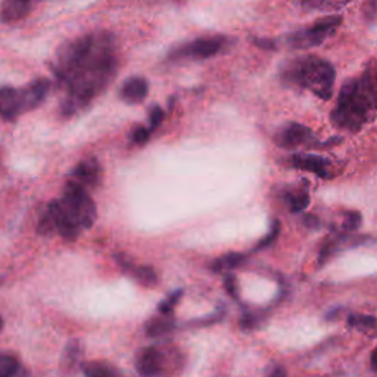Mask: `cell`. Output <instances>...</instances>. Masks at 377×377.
I'll list each match as a JSON object with an SVG mask.
<instances>
[{
    "label": "cell",
    "mask_w": 377,
    "mask_h": 377,
    "mask_svg": "<svg viewBox=\"0 0 377 377\" xmlns=\"http://www.w3.org/2000/svg\"><path fill=\"white\" fill-rule=\"evenodd\" d=\"M115 68L114 37L109 33H90L65 43L54 67L70 95L63 103V114L71 115L92 100L109 83Z\"/></svg>",
    "instance_id": "obj_1"
},
{
    "label": "cell",
    "mask_w": 377,
    "mask_h": 377,
    "mask_svg": "<svg viewBox=\"0 0 377 377\" xmlns=\"http://www.w3.org/2000/svg\"><path fill=\"white\" fill-rule=\"evenodd\" d=\"M377 114V59L367 62L360 75L349 79L341 89L332 124L345 132H358L374 120Z\"/></svg>",
    "instance_id": "obj_2"
},
{
    "label": "cell",
    "mask_w": 377,
    "mask_h": 377,
    "mask_svg": "<svg viewBox=\"0 0 377 377\" xmlns=\"http://www.w3.org/2000/svg\"><path fill=\"white\" fill-rule=\"evenodd\" d=\"M280 80L284 86L305 89L323 100L333 93L336 71L333 65L318 56H299L284 62L280 67Z\"/></svg>",
    "instance_id": "obj_3"
},
{
    "label": "cell",
    "mask_w": 377,
    "mask_h": 377,
    "mask_svg": "<svg viewBox=\"0 0 377 377\" xmlns=\"http://www.w3.org/2000/svg\"><path fill=\"white\" fill-rule=\"evenodd\" d=\"M50 90V82L46 79L36 80L21 90L5 87L0 90V114L5 120L37 108L45 100Z\"/></svg>",
    "instance_id": "obj_4"
},
{
    "label": "cell",
    "mask_w": 377,
    "mask_h": 377,
    "mask_svg": "<svg viewBox=\"0 0 377 377\" xmlns=\"http://www.w3.org/2000/svg\"><path fill=\"white\" fill-rule=\"evenodd\" d=\"M342 24V18L339 15L334 17H326L313 25H309L307 29L293 31L284 37V45L289 46L291 49L296 50H305L320 46L324 43L326 38H329L336 29Z\"/></svg>",
    "instance_id": "obj_5"
},
{
    "label": "cell",
    "mask_w": 377,
    "mask_h": 377,
    "mask_svg": "<svg viewBox=\"0 0 377 377\" xmlns=\"http://www.w3.org/2000/svg\"><path fill=\"white\" fill-rule=\"evenodd\" d=\"M61 202L83 229H90L93 226L96 220V205L77 181H68L63 189Z\"/></svg>",
    "instance_id": "obj_6"
},
{
    "label": "cell",
    "mask_w": 377,
    "mask_h": 377,
    "mask_svg": "<svg viewBox=\"0 0 377 377\" xmlns=\"http://www.w3.org/2000/svg\"><path fill=\"white\" fill-rule=\"evenodd\" d=\"M275 141L279 148L283 149H298V148H320V140L313 130L299 123H288L277 130Z\"/></svg>",
    "instance_id": "obj_7"
},
{
    "label": "cell",
    "mask_w": 377,
    "mask_h": 377,
    "mask_svg": "<svg viewBox=\"0 0 377 377\" xmlns=\"http://www.w3.org/2000/svg\"><path fill=\"white\" fill-rule=\"evenodd\" d=\"M227 45V38L223 36H213V37H202L197 40L180 46L174 49L170 58L171 59H181V58H192V59H208L213 58Z\"/></svg>",
    "instance_id": "obj_8"
},
{
    "label": "cell",
    "mask_w": 377,
    "mask_h": 377,
    "mask_svg": "<svg viewBox=\"0 0 377 377\" xmlns=\"http://www.w3.org/2000/svg\"><path fill=\"white\" fill-rule=\"evenodd\" d=\"M291 165L298 170H304L313 173L320 178L329 180L334 177V164L329 158L320 157V155L313 153H295L291 158Z\"/></svg>",
    "instance_id": "obj_9"
},
{
    "label": "cell",
    "mask_w": 377,
    "mask_h": 377,
    "mask_svg": "<svg viewBox=\"0 0 377 377\" xmlns=\"http://www.w3.org/2000/svg\"><path fill=\"white\" fill-rule=\"evenodd\" d=\"M167 357L157 346L141 349L136 358V369L141 376H158L165 373Z\"/></svg>",
    "instance_id": "obj_10"
},
{
    "label": "cell",
    "mask_w": 377,
    "mask_h": 377,
    "mask_svg": "<svg viewBox=\"0 0 377 377\" xmlns=\"http://www.w3.org/2000/svg\"><path fill=\"white\" fill-rule=\"evenodd\" d=\"M367 238L366 236H351L346 231H344L342 235H333L328 240H324L321 245V249L318 254V266H324L328 261H330V258H333L337 252H341L344 248H348V246H357L361 243H366Z\"/></svg>",
    "instance_id": "obj_11"
},
{
    "label": "cell",
    "mask_w": 377,
    "mask_h": 377,
    "mask_svg": "<svg viewBox=\"0 0 377 377\" xmlns=\"http://www.w3.org/2000/svg\"><path fill=\"white\" fill-rule=\"evenodd\" d=\"M31 10V0H2L0 22L12 24L24 20Z\"/></svg>",
    "instance_id": "obj_12"
},
{
    "label": "cell",
    "mask_w": 377,
    "mask_h": 377,
    "mask_svg": "<svg viewBox=\"0 0 377 377\" xmlns=\"http://www.w3.org/2000/svg\"><path fill=\"white\" fill-rule=\"evenodd\" d=\"M116 263L121 266V268L128 272L130 276L134 277L139 283L145 284V286H155L158 282V276L157 272L153 271L152 267H146V266H136L133 261H130V259L125 255H116Z\"/></svg>",
    "instance_id": "obj_13"
},
{
    "label": "cell",
    "mask_w": 377,
    "mask_h": 377,
    "mask_svg": "<svg viewBox=\"0 0 377 377\" xmlns=\"http://www.w3.org/2000/svg\"><path fill=\"white\" fill-rule=\"evenodd\" d=\"M72 177H77V180L82 181L86 186L95 187L98 186L100 178V165L95 158H87L74 168Z\"/></svg>",
    "instance_id": "obj_14"
},
{
    "label": "cell",
    "mask_w": 377,
    "mask_h": 377,
    "mask_svg": "<svg viewBox=\"0 0 377 377\" xmlns=\"http://www.w3.org/2000/svg\"><path fill=\"white\" fill-rule=\"evenodd\" d=\"M149 92V84L141 77H132L121 87V98L127 103H139L146 98Z\"/></svg>",
    "instance_id": "obj_15"
},
{
    "label": "cell",
    "mask_w": 377,
    "mask_h": 377,
    "mask_svg": "<svg viewBox=\"0 0 377 377\" xmlns=\"http://www.w3.org/2000/svg\"><path fill=\"white\" fill-rule=\"evenodd\" d=\"M284 201L289 205L291 213H302L305 211L309 205V192H308V183H304L302 186L286 190L284 192Z\"/></svg>",
    "instance_id": "obj_16"
},
{
    "label": "cell",
    "mask_w": 377,
    "mask_h": 377,
    "mask_svg": "<svg viewBox=\"0 0 377 377\" xmlns=\"http://www.w3.org/2000/svg\"><path fill=\"white\" fill-rule=\"evenodd\" d=\"M305 10L311 12H334L345 8L351 0H301Z\"/></svg>",
    "instance_id": "obj_17"
},
{
    "label": "cell",
    "mask_w": 377,
    "mask_h": 377,
    "mask_svg": "<svg viewBox=\"0 0 377 377\" xmlns=\"http://www.w3.org/2000/svg\"><path fill=\"white\" fill-rule=\"evenodd\" d=\"M245 261H246V255H243V254H236V252L227 254V255L217 259L213 266V270L217 272L218 271H230L233 268H238Z\"/></svg>",
    "instance_id": "obj_18"
},
{
    "label": "cell",
    "mask_w": 377,
    "mask_h": 377,
    "mask_svg": "<svg viewBox=\"0 0 377 377\" xmlns=\"http://www.w3.org/2000/svg\"><path fill=\"white\" fill-rule=\"evenodd\" d=\"M348 326L360 332H369L377 328V318L367 314H351L348 317Z\"/></svg>",
    "instance_id": "obj_19"
},
{
    "label": "cell",
    "mask_w": 377,
    "mask_h": 377,
    "mask_svg": "<svg viewBox=\"0 0 377 377\" xmlns=\"http://www.w3.org/2000/svg\"><path fill=\"white\" fill-rule=\"evenodd\" d=\"M174 329V321L171 318H153L146 324V334L151 337H158Z\"/></svg>",
    "instance_id": "obj_20"
},
{
    "label": "cell",
    "mask_w": 377,
    "mask_h": 377,
    "mask_svg": "<svg viewBox=\"0 0 377 377\" xmlns=\"http://www.w3.org/2000/svg\"><path fill=\"white\" fill-rule=\"evenodd\" d=\"M20 362L14 355L2 354L0 355V377L17 376L20 370Z\"/></svg>",
    "instance_id": "obj_21"
},
{
    "label": "cell",
    "mask_w": 377,
    "mask_h": 377,
    "mask_svg": "<svg viewBox=\"0 0 377 377\" xmlns=\"http://www.w3.org/2000/svg\"><path fill=\"white\" fill-rule=\"evenodd\" d=\"M83 371L86 376L90 377H112L116 374L111 367L105 366V364H99V362H89L83 366Z\"/></svg>",
    "instance_id": "obj_22"
},
{
    "label": "cell",
    "mask_w": 377,
    "mask_h": 377,
    "mask_svg": "<svg viewBox=\"0 0 377 377\" xmlns=\"http://www.w3.org/2000/svg\"><path fill=\"white\" fill-rule=\"evenodd\" d=\"M280 235V223H279V220H275V223L271 224V229L270 231L266 235V238H263L261 240H259L255 246V251H261V249H266L268 248V246H271L272 243L276 242L277 236Z\"/></svg>",
    "instance_id": "obj_23"
},
{
    "label": "cell",
    "mask_w": 377,
    "mask_h": 377,
    "mask_svg": "<svg viewBox=\"0 0 377 377\" xmlns=\"http://www.w3.org/2000/svg\"><path fill=\"white\" fill-rule=\"evenodd\" d=\"M361 221H362V217H361L360 213H357V211L345 213L342 230L346 231V233H353L361 226Z\"/></svg>",
    "instance_id": "obj_24"
},
{
    "label": "cell",
    "mask_w": 377,
    "mask_h": 377,
    "mask_svg": "<svg viewBox=\"0 0 377 377\" xmlns=\"http://www.w3.org/2000/svg\"><path fill=\"white\" fill-rule=\"evenodd\" d=\"M261 318L263 317L259 313H246L240 318V328L245 329V330L255 329L259 324V321H261Z\"/></svg>",
    "instance_id": "obj_25"
},
{
    "label": "cell",
    "mask_w": 377,
    "mask_h": 377,
    "mask_svg": "<svg viewBox=\"0 0 377 377\" xmlns=\"http://www.w3.org/2000/svg\"><path fill=\"white\" fill-rule=\"evenodd\" d=\"M364 17L370 22H377V0H366L362 6Z\"/></svg>",
    "instance_id": "obj_26"
},
{
    "label": "cell",
    "mask_w": 377,
    "mask_h": 377,
    "mask_svg": "<svg viewBox=\"0 0 377 377\" xmlns=\"http://www.w3.org/2000/svg\"><path fill=\"white\" fill-rule=\"evenodd\" d=\"M180 293H181V292H176V293L170 295V296H168V298L165 299V301L158 307V309L161 311L162 314H170V313H171L173 308H174V305H176V302L180 299Z\"/></svg>",
    "instance_id": "obj_27"
},
{
    "label": "cell",
    "mask_w": 377,
    "mask_h": 377,
    "mask_svg": "<svg viewBox=\"0 0 377 377\" xmlns=\"http://www.w3.org/2000/svg\"><path fill=\"white\" fill-rule=\"evenodd\" d=\"M149 137H151V128L140 127L133 134V141L137 143V145H145V143L149 140Z\"/></svg>",
    "instance_id": "obj_28"
},
{
    "label": "cell",
    "mask_w": 377,
    "mask_h": 377,
    "mask_svg": "<svg viewBox=\"0 0 377 377\" xmlns=\"http://www.w3.org/2000/svg\"><path fill=\"white\" fill-rule=\"evenodd\" d=\"M162 118H164V111L160 107H155L151 111V127H149L151 132H153V130L162 123Z\"/></svg>",
    "instance_id": "obj_29"
},
{
    "label": "cell",
    "mask_w": 377,
    "mask_h": 377,
    "mask_svg": "<svg viewBox=\"0 0 377 377\" xmlns=\"http://www.w3.org/2000/svg\"><path fill=\"white\" fill-rule=\"evenodd\" d=\"M224 286H226V291L229 292L230 296L236 298L239 296V291H238V283H236V277L233 275H229L226 276V280H224Z\"/></svg>",
    "instance_id": "obj_30"
},
{
    "label": "cell",
    "mask_w": 377,
    "mask_h": 377,
    "mask_svg": "<svg viewBox=\"0 0 377 377\" xmlns=\"http://www.w3.org/2000/svg\"><path fill=\"white\" fill-rule=\"evenodd\" d=\"M252 43L259 47V49H266V50H275L277 47L276 42L271 40V38H258V37H254L252 38Z\"/></svg>",
    "instance_id": "obj_31"
},
{
    "label": "cell",
    "mask_w": 377,
    "mask_h": 377,
    "mask_svg": "<svg viewBox=\"0 0 377 377\" xmlns=\"http://www.w3.org/2000/svg\"><path fill=\"white\" fill-rule=\"evenodd\" d=\"M304 223L308 229H318L320 227V220L316 215H311V214H307L304 217Z\"/></svg>",
    "instance_id": "obj_32"
},
{
    "label": "cell",
    "mask_w": 377,
    "mask_h": 377,
    "mask_svg": "<svg viewBox=\"0 0 377 377\" xmlns=\"http://www.w3.org/2000/svg\"><path fill=\"white\" fill-rule=\"evenodd\" d=\"M370 366H371V370L377 374V346L374 348L373 354H371V358H370Z\"/></svg>",
    "instance_id": "obj_33"
},
{
    "label": "cell",
    "mask_w": 377,
    "mask_h": 377,
    "mask_svg": "<svg viewBox=\"0 0 377 377\" xmlns=\"http://www.w3.org/2000/svg\"><path fill=\"white\" fill-rule=\"evenodd\" d=\"M341 311H342L341 308H336V309H333V311H329V313H328V316H326V318H328V320H330V318L333 320V318H334V317H336L337 314H339V313H341Z\"/></svg>",
    "instance_id": "obj_34"
},
{
    "label": "cell",
    "mask_w": 377,
    "mask_h": 377,
    "mask_svg": "<svg viewBox=\"0 0 377 377\" xmlns=\"http://www.w3.org/2000/svg\"><path fill=\"white\" fill-rule=\"evenodd\" d=\"M271 376H286V371L282 369V367H276L275 370L270 371Z\"/></svg>",
    "instance_id": "obj_35"
},
{
    "label": "cell",
    "mask_w": 377,
    "mask_h": 377,
    "mask_svg": "<svg viewBox=\"0 0 377 377\" xmlns=\"http://www.w3.org/2000/svg\"><path fill=\"white\" fill-rule=\"evenodd\" d=\"M2 328H3V320L2 317H0V332H2Z\"/></svg>",
    "instance_id": "obj_36"
},
{
    "label": "cell",
    "mask_w": 377,
    "mask_h": 377,
    "mask_svg": "<svg viewBox=\"0 0 377 377\" xmlns=\"http://www.w3.org/2000/svg\"><path fill=\"white\" fill-rule=\"evenodd\" d=\"M2 280H3V279H0V284H2Z\"/></svg>",
    "instance_id": "obj_37"
}]
</instances>
